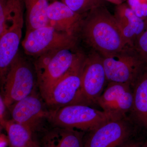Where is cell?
<instances>
[{"label": "cell", "instance_id": "obj_6", "mask_svg": "<svg viewBox=\"0 0 147 147\" xmlns=\"http://www.w3.org/2000/svg\"><path fill=\"white\" fill-rule=\"evenodd\" d=\"M102 57L108 83H125L133 86L147 66L133 47Z\"/></svg>", "mask_w": 147, "mask_h": 147}, {"label": "cell", "instance_id": "obj_9", "mask_svg": "<svg viewBox=\"0 0 147 147\" xmlns=\"http://www.w3.org/2000/svg\"><path fill=\"white\" fill-rule=\"evenodd\" d=\"M131 132L126 117L112 120L89 131L84 138V147H121L129 141Z\"/></svg>", "mask_w": 147, "mask_h": 147}, {"label": "cell", "instance_id": "obj_25", "mask_svg": "<svg viewBox=\"0 0 147 147\" xmlns=\"http://www.w3.org/2000/svg\"><path fill=\"white\" fill-rule=\"evenodd\" d=\"M121 147H141V146L138 142L128 141Z\"/></svg>", "mask_w": 147, "mask_h": 147}, {"label": "cell", "instance_id": "obj_24", "mask_svg": "<svg viewBox=\"0 0 147 147\" xmlns=\"http://www.w3.org/2000/svg\"><path fill=\"white\" fill-rule=\"evenodd\" d=\"M9 142L7 136L3 134H1L0 136V147H8Z\"/></svg>", "mask_w": 147, "mask_h": 147}, {"label": "cell", "instance_id": "obj_7", "mask_svg": "<svg viewBox=\"0 0 147 147\" xmlns=\"http://www.w3.org/2000/svg\"><path fill=\"white\" fill-rule=\"evenodd\" d=\"M78 39L47 25L26 32L22 45L26 55L36 58L50 50L76 45Z\"/></svg>", "mask_w": 147, "mask_h": 147}, {"label": "cell", "instance_id": "obj_29", "mask_svg": "<svg viewBox=\"0 0 147 147\" xmlns=\"http://www.w3.org/2000/svg\"><path fill=\"white\" fill-rule=\"evenodd\" d=\"M50 3L53 2L55 1H58V0H49Z\"/></svg>", "mask_w": 147, "mask_h": 147}, {"label": "cell", "instance_id": "obj_30", "mask_svg": "<svg viewBox=\"0 0 147 147\" xmlns=\"http://www.w3.org/2000/svg\"><path fill=\"white\" fill-rule=\"evenodd\" d=\"M0 1H3V0H0Z\"/></svg>", "mask_w": 147, "mask_h": 147}, {"label": "cell", "instance_id": "obj_27", "mask_svg": "<svg viewBox=\"0 0 147 147\" xmlns=\"http://www.w3.org/2000/svg\"><path fill=\"white\" fill-rule=\"evenodd\" d=\"M26 147H39V145L38 143L34 140L30 144Z\"/></svg>", "mask_w": 147, "mask_h": 147}, {"label": "cell", "instance_id": "obj_5", "mask_svg": "<svg viewBox=\"0 0 147 147\" xmlns=\"http://www.w3.org/2000/svg\"><path fill=\"white\" fill-rule=\"evenodd\" d=\"M107 82L102 56L90 50L85 54L82 66L80 90L72 104H96Z\"/></svg>", "mask_w": 147, "mask_h": 147}, {"label": "cell", "instance_id": "obj_2", "mask_svg": "<svg viewBox=\"0 0 147 147\" xmlns=\"http://www.w3.org/2000/svg\"><path fill=\"white\" fill-rule=\"evenodd\" d=\"M77 45L50 50L35 58V71L42 98L65 75L83 53Z\"/></svg>", "mask_w": 147, "mask_h": 147}, {"label": "cell", "instance_id": "obj_10", "mask_svg": "<svg viewBox=\"0 0 147 147\" xmlns=\"http://www.w3.org/2000/svg\"><path fill=\"white\" fill-rule=\"evenodd\" d=\"M98 99L96 105L102 111L121 118L131 112L133 103V88L125 83L109 82Z\"/></svg>", "mask_w": 147, "mask_h": 147}, {"label": "cell", "instance_id": "obj_12", "mask_svg": "<svg viewBox=\"0 0 147 147\" xmlns=\"http://www.w3.org/2000/svg\"><path fill=\"white\" fill-rule=\"evenodd\" d=\"M47 15L49 26L58 31L78 36L86 14L76 13L61 1L58 0L50 3Z\"/></svg>", "mask_w": 147, "mask_h": 147}, {"label": "cell", "instance_id": "obj_26", "mask_svg": "<svg viewBox=\"0 0 147 147\" xmlns=\"http://www.w3.org/2000/svg\"><path fill=\"white\" fill-rule=\"evenodd\" d=\"M105 1H108V2L117 5L123 3V0H105Z\"/></svg>", "mask_w": 147, "mask_h": 147}, {"label": "cell", "instance_id": "obj_22", "mask_svg": "<svg viewBox=\"0 0 147 147\" xmlns=\"http://www.w3.org/2000/svg\"><path fill=\"white\" fill-rule=\"evenodd\" d=\"M133 48L147 65V27L137 38Z\"/></svg>", "mask_w": 147, "mask_h": 147}, {"label": "cell", "instance_id": "obj_28", "mask_svg": "<svg viewBox=\"0 0 147 147\" xmlns=\"http://www.w3.org/2000/svg\"><path fill=\"white\" fill-rule=\"evenodd\" d=\"M141 147H147V140L146 142H145L144 144L142 145Z\"/></svg>", "mask_w": 147, "mask_h": 147}, {"label": "cell", "instance_id": "obj_20", "mask_svg": "<svg viewBox=\"0 0 147 147\" xmlns=\"http://www.w3.org/2000/svg\"><path fill=\"white\" fill-rule=\"evenodd\" d=\"M74 12L85 15L92 9L104 5L103 0H61Z\"/></svg>", "mask_w": 147, "mask_h": 147}, {"label": "cell", "instance_id": "obj_13", "mask_svg": "<svg viewBox=\"0 0 147 147\" xmlns=\"http://www.w3.org/2000/svg\"><path fill=\"white\" fill-rule=\"evenodd\" d=\"M114 16L125 42L133 47L137 38L146 28L145 20L137 16L127 3H123L116 6Z\"/></svg>", "mask_w": 147, "mask_h": 147}, {"label": "cell", "instance_id": "obj_31", "mask_svg": "<svg viewBox=\"0 0 147 147\" xmlns=\"http://www.w3.org/2000/svg\"><path fill=\"white\" fill-rule=\"evenodd\" d=\"M146 1H147V0H146Z\"/></svg>", "mask_w": 147, "mask_h": 147}, {"label": "cell", "instance_id": "obj_16", "mask_svg": "<svg viewBox=\"0 0 147 147\" xmlns=\"http://www.w3.org/2000/svg\"><path fill=\"white\" fill-rule=\"evenodd\" d=\"M24 0L0 1V36L13 27L24 26Z\"/></svg>", "mask_w": 147, "mask_h": 147}, {"label": "cell", "instance_id": "obj_1", "mask_svg": "<svg viewBox=\"0 0 147 147\" xmlns=\"http://www.w3.org/2000/svg\"><path fill=\"white\" fill-rule=\"evenodd\" d=\"M78 36L90 50L102 56L131 47L124 39L114 15L104 5L92 9L85 15Z\"/></svg>", "mask_w": 147, "mask_h": 147}, {"label": "cell", "instance_id": "obj_15", "mask_svg": "<svg viewBox=\"0 0 147 147\" xmlns=\"http://www.w3.org/2000/svg\"><path fill=\"white\" fill-rule=\"evenodd\" d=\"M84 131L61 127L46 131L39 147H84Z\"/></svg>", "mask_w": 147, "mask_h": 147}, {"label": "cell", "instance_id": "obj_19", "mask_svg": "<svg viewBox=\"0 0 147 147\" xmlns=\"http://www.w3.org/2000/svg\"><path fill=\"white\" fill-rule=\"evenodd\" d=\"M6 130L10 147H26L33 141V132L27 127L16 122L6 121Z\"/></svg>", "mask_w": 147, "mask_h": 147}, {"label": "cell", "instance_id": "obj_18", "mask_svg": "<svg viewBox=\"0 0 147 147\" xmlns=\"http://www.w3.org/2000/svg\"><path fill=\"white\" fill-rule=\"evenodd\" d=\"M26 10V31L48 25L49 0H24Z\"/></svg>", "mask_w": 147, "mask_h": 147}, {"label": "cell", "instance_id": "obj_23", "mask_svg": "<svg viewBox=\"0 0 147 147\" xmlns=\"http://www.w3.org/2000/svg\"><path fill=\"white\" fill-rule=\"evenodd\" d=\"M7 106L5 103L3 96L1 95L0 96V121L1 124L3 126H4L6 121L4 119L5 116L6 108Z\"/></svg>", "mask_w": 147, "mask_h": 147}, {"label": "cell", "instance_id": "obj_21", "mask_svg": "<svg viewBox=\"0 0 147 147\" xmlns=\"http://www.w3.org/2000/svg\"><path fill=\"white\" fill-rule=\"evenodd\" d=\"M129 8L139 18H147V1L146 0H127Z\"/></svg>", "mask_w": 147, "mask_h": 147}, {"label": "cell", "instance_id": "obj_4", "mask_svg": "<svg viewBox=\"0 0 147 147\" xmlns=\"http://www.w3.org/2000/svg\"><path fill=\"white\" fill-rule=\"evenodd\" d=\"M36 77L30 63L18 53L2 84L7 108L31 94L36 83Z\"/></svg>", "mask_w": 147, "mask_h": 147}, {"label": "cell", "instance_id": "obj_3", "mask_svg": "<svg viewBox=\"0 0 147 147\" xmlns=\"http://www.w3.org/2000/svg\"><path fill=\"white\" fill-rule=\"evenodd\" d=\"M55 126L89 132L103 124L122 118L84 104H71L51 110L48 118Z\"/></svg>", "mask_w": 147, "mask_h": 147}, {"label": "cell", "instance_id": "obj_17", "mask_svg": "<svg viewBox=\"0 0 147 147\" xmlns=\"http://www.w3.org/2000/svg\"><path fill=\"white\" fill-rule=\"evenodd\" d=\"M132 88L133 103L131 113L137 122L147 128V66Z\"/></svg>", "mask_w": 147, "mask_h": 147}, {"label": "cell", "instance_id": "obj_11", "mask_svg": "<svg viewBox=\"0 0 147 147\" xmlns=\"http://www.w3.org/2000/svg\"><path fill=\"white\" fill-rule=\"evenodd\" d=\"M9 108L13 121L27 127L33 132L38 128L42 119L49 116V112L44 110L39 98L33 92Z\"/></svg>", "mask_w": 147, "mask_h": 147}, {"label": "cell", "instance_id": "obj_8", "mask_svg": "<svg viewBox=\"0 0 147 147\" xmlns=\"http://www.w3.org/2000/svg\"><path fill=\"white\" fill-rule=\"evenodd\" d=\"M85 55L83 52L65 75L42 98L52 110L73 104L81 88Z\"/></svg>", "mask_w": 147, "mask_h": 147}, {"label": "cell", "instance_id": "obj_14", "mask_svg": "<svg viewBox=\"0 0 147 147\" xmlns=\"http://www.w3.org/2000/svg\"><path fill=\"white\" fill-rule=\"evenodd\" d=\"M22 28L13 27L0 36V78L2 84L18 54Z\"/></svg>", "mask_w": 147, "mask_h": 147}]
</instances>
